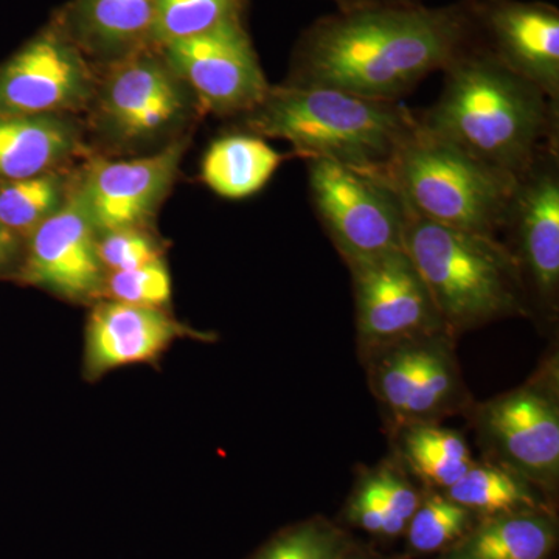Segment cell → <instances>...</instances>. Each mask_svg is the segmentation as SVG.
Returning <instances> with one entry per match:
<instances>
[{
  "label": "cell",
  "mask_w": 559,
  "mask_h": 559,
  "mask_svg": "<svg viewBox=\"0 0 559 559\" xmlns=\"http://www.w3.org/2000/svg\"><path fill=\"white\" fill-rule=\"evenodd\" d=\"M476 44L465 0L336 9L300 33L285 83L403 102L423 80L443 72Z\"/></svg>",
  "instance_id": "obj_1"
},
{
  "label": "cell",
  "mask_w": 559,
  "mask_h": 559,
  "mask_svg": "<svg viewBox=\"0 0 559 559\" xmlns=\"http://www.w3.org/2000/svg\"><path fill=\"white\" fill-rule=\"evenodd\" d=\"M441 73L439 100L418 114L429 134L514 178L559 143L558 106L477 44Z\"/></svg>",
  "instance_id": "obj_2"
},
{
  "label": "cell",
  "mask_w": 559,
  "mask_h": 559,
  "mask_svg": "<svg viewBox=\"0 0 559 559\" xmlns=\"http://www.w3.org/2000/svg\"><path fill=\"white\" fill-rule=\"evenodd\" d=\"M241 123L249 134L285 140L300 159H326L385 178L419 130L418 114L403 102L288 83L271 86Z\"/></svg>",
  "instance_id": "obj_3"
},
{
  "label": "cell",
  "mask_w": 559,
  "mask_h": 559,
  "mask_svg": "<svg viewBox=\"0 0 559 559\" xmlns=\"http://www.w3.org/2000/svg\"><path fill=\"white\" fill-rule=\"evenodd\" d=\"M404 250L455 340L499 320L532 319L520 266L498 237L441 226L409 210Z\"/></svg>",
  "instance_id": "obj_4"
},
{
  "label": "cell",
  "mask_w": 559,
  "mask_h": 559,
  "mask_svg": "<svg viewBox=\"0 0 559 559\" xmlns=\"http://www.w3.org/2000/svg\"><path fill=\"white\" fill-rule=\"evenodd\" d=\"M389 178L419 218L487 237L500 235L516 186L514 176L474 159L421 124Z\"/></svg>",
  "instance_id": "obj_5"
},
{
  "label": "cell",
  "mask_w": 559,
  "mask_h": 559,
  "mask_svg": "<svg viewBox=\"0 0 559 559\" xmlns=\"http://www.w3.org/2000/svg\"><path fill=\"white\" fill-rule=\"evenodd\" d=\"M90 131L110 153H135L189 134L201 112L156 47L98 69Z\"/></svg>",
  "instance_id": "obj_6"
},
{
  "label": "cell",
  "mask_w": 559,
  "mask_h": 559,
  "mask_svg": "<svg viewBox=\"0 0 559 559\" xmlns=\"http://www.w3.org/2000/svg\"><path fill=\"white\" fill-rule=\"evenodd\" d=\"M485 462L518 474L557 503L559 352L547 349L527 381L466 412Z\"/></svg>",
  "instance_id": "obj_7"
},
{
  "label": "cell",
  "mask_w": 559,
  "mask_h": 559,
  "mask_svg": "<svg viewBox=\"0 0 559 559\" xmlns=\"http://www.w3.org/2000/svg\"><path fill=\"white\" fill-rule=\"evenodd\" d=\"M454 336L447 331L396 342L360 360L385 432L443 423L473 406Z\"/></svg>",
  "instance_id": "obj_8"
},
{
  "label": "cell",
  "mask_w": 559,
  "mask_h": 559,
  "mask_svg": "<svg viewBox=\"0 0 559 559\" xmlns=\"http://www.w3.org/2000/svg\"><path fill=\"white\" fill-rule=\"evenodd\" d=\"M316 215L342 261L404 249L409 207L385 176L307 159Z\"/></svg>",
  "instance_id": "obj_9"
},
{
  "label": "cell",
  "mask_w": 559,
  "mask_h": 559,
  "mask_svg": "<svg viewBox=\"0 0 559 559\" xmlns=\"http://www.w3.org/2000/svg\"><path fill=\"white\" fill-rule=\"evenodd\" d=\"M500 234L520 266L532 319L558 322L559 143L540 151L516 178Z\"/></svg>",
  "instance_id": "obj_10"
},
{
  "label": "cell",
  "mask_w": 559,
  "mask_h": 559,
  "mask_svg": "<svg viewBox=\"0 0 559 559\" xmlns=\"http://www.w3.org/2000/svg\"><path fill=\"white\" fill-rule=\"evenodd\" d=\"M344 263L352 277L359 360L396 342L448 333L406 250H388Z\"/></svg>",
  "instance_id": "obj_11"
},
{
  "label": "cell",
  "mask_w": 559,
  "mask_h": 559,
  "mask_svg": "<svg viewBox=\"0 0 559 559\" xmlns=\"http://www.w3.org/2000/svg\"><path fill=\"white\" fill-rule=\"evenodd\" d=\"M98 69L51 20L0 66V117L87 112Z\"/></svg>",
  "instance_id": "obj_12"
},
{
  "label": "cell",
  "mask_w": 559,
  "mask_h": 559,
  "mask_svg": "<svg viewBox=\"0 0 559 559\" xmlns=\"http://www.w3.org/2000/svg\"><path fill=\"white\" fill-rule=\"evenodd\" d=\"M159 50L189 87L201 112L242 117L255 109L270 91L246 17L173 40Z\"/></svg>",
  "instance_id": "obj_13"
},
{
  "label": "cell",
  "mask_w": 559,
  "mask_h": 559,
  "mask_svg": "<svg viewBox=\"0 0 559 559\" xmlns=\"http://www.w3.org/2000/svg\"><path fill=\"white\" fill-rule=\"evenodd\" d=\"M189 145L190 134H187L135 159L87 157L76 182L98 234L151 229V221L175 186Z\"/></svg>",
  "instance_id": "obj_14"
},
{
  "label": "cell",
  "mask_w": 559,
  "mask_h": 559,
  "mask_svg": "<svg viewBox=\"0 0 559 559\" xmlns=\"http://www.w3.org/2000/svg\"><path fill=\"white\" fill-rule=\"evenodd\" d=\"M97 245V227L75 180L64 205L25 242L16 278L76 304L100 300L106 272Z\"/></svg>",
  "instance_id": "obj_15"
},
{
  "label": "cell",
  "mask_w": 559,
  "mask_h": 559,
  "mask_svg": "<svg viewBox=\"0 0 559 559\" xmlns=\"http://www.w3.org/2000/svg\"><path fill=\"white\" fill-rule=\"evenodd\" d=\"M477 46L559 108V9L543 0H465Z\"/></svg>",
  "instance_id": "obj_16"
},
{
  "label": "cell",
  "mask_w": 559,
  "mask_h": 559,
  "mask_svg": "<svg viewBox=\"0 0 559 559\" xmlns=\"http://www.w3.org/2000/svg\"><path fill=\"white\" fill-rule=\"evenodd\" d=\"M180 340L215 342L218 336L191 329L162 308L98 300L84 330V378L94 382L121 367L157 362Z\"/></svg>",
  "instance_id": "obj_17"
},
{
  "label": "cell",
  "mask_w": 559,
  "mask_h": 559,
  "mask_svg": "<svg viewBox=\"0 0 559 559\" xmlns=\"http://www.w3.org/2000/svg\"><path fill=\"white\" fill-rule=\"evenodd\" d=\"M157 0H69L53 13L97 69L153 47Z\"/></svg>",
  "instance_id": "obj_18"
},
{
  "label": "cell",
  "mask_w": 559,
  "mask_h": 559,
  "mask_svg": "<svg viewBox=\"0 0 559 559\" xmlns=\"http://www.w3.org/2000/svg\"><path fill=\"white\" fill-rule=\"evenodd\" d=\"M75 116L0 117V182L69 168L87 151Z\"/></svg>",
  "instance_id": "obj_19"
},
{
  "label": "cell",
  "mask_w": 559,
  "mask_h": 559,
  "mask_svg": "<svg viewBox=\"0 0 559 559\" xmlns=\"http://www.w3.org/2000/svg\"><path fill=\"white\" fill-rule=\"evenodd\" d=\"M557 510L485 518L436 559H550L558 547Z\"/></svg>",
  "instance_id": "obj_20"
},
{
  "label": "cell",
  "mask_w": 559,
  "mask_h": 559,
  "mask_svg": "<svg viewBox=\"0 0 559 559\" xmlns=\"http://www.w3.org/2000/svg\"><path fill=\"white\" fill-rule=\"evenodd\" d=\"M388 437L390 455L425 489L447 491L476 462L465 436L441 423L406 426Z\"/></svg>",
  "instance_id": "obj_21"
},
{
  "label": "cell",
  "mask_w": 559,
  "mask_h": 559,
  "mask_svg": "<svg viewBox=\"0 0 559 559\" xmlns=\"http://www.w3.org/2000/svg\"><path fill=\"white\" fill-rule=\"evenodd\" d=\"M286 157L259 135H224L205 151L201 178L224 200H246L267 186Z\"/></svg>",
  "instance_id": "obj_22"
},
{
  "label": "cell",
  "mask_w": 559,
  "mask_h": 559,
  "mask_svg": "<svg viewBox=\"0 0 559 559\" xmlns=\"http://www.w3.org/2000/svg\"><path fill=\"white\" fill-rule=\"evenodd\" d=\"M443 492L476 514L477 520L518 511L557 510V503L547 499L524 477L481 459L476 460L462 479Z\"/></svg>",
  "instance_id": "obj_23"
},
{
  "label": "cell",
  "mask_w": 559,
  "mask_h": 559,
  "mask_svg": "<svg viewBox=\"0 0 559 559\" xmlns=\"http://www.w3.org/2000/svg\"><path fill=\"white\" fill-rule=\"evenodd\" d=\"M76 171L69 167L0 182V226L24 246L68 201Z\"/></svg>",
  "instance_id": "obj_24"
},
{
  "label": "cell",
  "mask_w": 559,
  "mask_h": 559,
  "mask_svg": "<svg viewBox=\"0 0 559 559\" xmlns=\"http://www.w3.org/2000/svg\"><path fill=\"white\" fill-rule=\"evenodd\" d=\"M479 521L476 514L448 498L443 491L425 489L417 511L407 524V551L409 557L439 555Z\"/></svg>",
  "instance_id": "obj_25"
},
{
  "label": "cell",
  "mask_w": 559,
  "mask_h": 559,
  "mask_svg": "<svg viewBox=\"0 0 559 559\" xmlns=\"http://www.w3.org/2000/svg\"><path fill=\"white\" fill-rule=\"evenodd\" d=\"M353 539L336 522L312 516L280 530L248 559H341Z\"/></svg>",
  "instance_id": "obj_26"
},
{
  "label": "cell",
  "mask_w": 559,
  "mask_h": 559,
  "mask_svg": "<svg viewBox=\"0 0 559 559\" xmlns=\"http://www.w3.org/2000/svg\"><path fill=\"white\" fill-rule=\"evenodd\" d=\"M246 17V0H157L153 47L191 38Z\"/></svg>",
  "instance_id": "obj_27"
},
{
  "label": "cell",
  "mask_w": 559,
  "mask_h": 559,
  "mask_svg": "<svg viewBox=\"0 0 559 559\" xmlns=\"http://www.w3.org/2000/svg\"><path fill=\"white\" fill-rule=\"evenodd\" d=\"M171 294L170 271L165 260H160L134 270L109 272L103 285L102 299L165 310Z\"/></svg>",
  "instance_id": "obj_28"
},
{
  "label": "cell",
  "mask_w": 559,
  "mask_h": 559,
  "mask_svg": "<svg viewBox=\"0 0 559 559\" xmlns=\"http://www.w3.org/2000/svg\"><path fill=\"white\" fill-rule=\"evenodd\" d=\"M97 250L106 274L164 260V245L151 229L102 231L98 234Z\"/></svg>",
  "instance_id": "obj_29"
},
{
  "label": "cell",
  "mask_w": 559,
  "mask_h": 559,
  "mask_svg": "<svg viewBox=\"0 0 559 559\" xmlns=\"http://www.w3.org/2000/svg\"><path fill=\"white\" fill-rule=\"evenodd\" d=\"M344 521L349 527L364 530L371 536L384 539L399 538L407 528L404 522L395 520L382 507L373 489L359 473L344 507Z\"/></svg>",
  "instance_id": "obj_30"
},
{
  "label": "cell",
  "mask_w": 559,
  "mask_h": 559,
  "mask_svg": "<svg viewBox=\"0 0 559 559\" xmlns=\"http://www.w3.org/2000/svg\"><path fill=\"white\" fill-rule=\"evenodd\" d=\"M24 246L0 226V271L9 267L17 257H21Z\"/></svg>",
  "instance_id": "obj_31"
},
{
  "label": "cell",
  "mask_w": 559,
  "mask_h": 559,
  "mask_svg": "<svg viewBox=\"0 0 559 559\" xmlns=\"http://www.w3.org/2000/svg\"><path fill=\"white\" fill-rule=\"evenodd\" d=\"M341 559H412L409 555H384L381 551L374 550L373 547L366 546V544L356 543L355 539L349 544L348 549L345 550L344 557Z\"/></svg>",
  "instance_id": "obj_32"
},
{
  "label": "cell",
  "mask_w": 559,
  "mask_h": 559,
  "mask_svg": "<svg viewBox=\"0 0 559 559\" xmlns=\"http://www.w3.org/2000/svg\"><path fill=\"white\" fill-rule=\"evenodd\" d=\"M336 9H349V7L370 5V3L385 2H421V0H329Z\"/></svg>",
  "instance_id": "obj_33"
}]
</instances>
